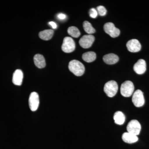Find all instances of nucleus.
<instances>
[{"mask_svg":"<svg viewBox=\"0 0 149 149\" xmlns=\"http://www.w3.org/2000/svg\"><path fill=\"white\" fill-rule=\"evenodd\" d=\"M54 35V31L52 29H46L41 31L39 33V37L42 40H50Z\"/></svg>","mask_w":149,"mask_h":149,"instance_id":"17","label":"nucleus"},{"mask_svg":"<svg viewBox=\"0 0 149 149\" xmlns=\"http://www.w3.org/2000/svg\"><path fill=\"white\" fill-rule=\"evenodd\" d=\"M83 26L85 32H87L89 35H92L96 32L95 29L93 28L92 24L88 21H84Z\"/></svg>","mask_w":149,"mask_h":149,"instance_id":"19","label":"nucleus"},{"mask_svg":"<svg viewBox=\"0 0 149 149\" xmlns=\"http://www.w3.org/2000/svg\"><path fill=\"white\" fill-rule=\"evenodd\" d=\"M104 90L107 95L109 97H113L117 93L118 85L114 80L108 81L105 84Z\"/></svg>","mask_w":149,"mask_h":149,"instance_id":"2","label":"nucleus"},{"mask_svg":"<svg viewBox=\"0 0 149 149\" xmlns=\"http://www.w3.org/2000/svg\"><path fill=\"white\" fill-rule=\"evenodd\" d=\"M82 58L84 61L91 63L96 59V54L95 53L93 52H87L83 54Z\"/></svg>","mask_w":149,"mask_h":149,"instance_id":"18","label":"nucleus"},{"mask_svg":"<svg viewBox=\"0 0 149 149\" xmlns=\"http://www.w3.org/2000/svg\"><path fill=\"white\" fill-rule=\"evenodd\" d=\"M126 47L128 50L131 52H138L141 49V43L136 39H132L128 41Z\"/></svg>","mask_w":149,"mask_h":149,"instance_id":"10","label":"nucleus"},{"mask_svg":"<svg viewBox=\"0 0 149 149\" xmlns=\"http://www.w3.org/2000/svg\"><path fill=\"white\" fill-rule=\"evenodd\" d=\"M69 70L77 76H82L85 71V68L82 63L76 60L70 62L68 65Z\"/></svg>","mask_w":149,"mask_h":149,"instance_id":"1","label":"nucleus"},{"mask_svg":"<svg viewBox=\"0 0 149 149\" xmlns=\"http://www.w3.org/2000/svg\"><path fill=\"white\" fill-rule=\"evenodd\" d=\"M95 40V37L93 35H85L80 38L79 44L82 47L88 49L92 46Z\"/></svg>","mask_w":149,"mask_h":149,"instance_id":"9","label":"nucleus"},{"mask_svg":"<svg viewBox=\"0 0 149 149\" xmlns=\"http://www.w3.org/2000/svg\"><path fill=\"white\" fill-rule=\"evenodd\" d=\"M49 24L53 29H56V28H57V24L54 22H50Z\"/></svg>","mask_w":149,"mask_h":149,"instance_id":"24","label":"nucleus"},{"mask_svg":"<svg viewBox=\"0 0 149 149\" xmlns=\"http://www.w3.org/2000/svg\"><path fill=\"white\" fill-rule=\"evenodd\" d=\"M23 74L21 70L17 69L15 71L13 76V83L14 85H21L23 80Z\"/></svg>","mask_w":149,"mask_h":149,"instance_id":"12","label":"nucleus"},{"mask_svg":"<svg viewBox=\"0 0 149 149\" xmlns=\"http://www.w3.org/2000/svg\"><path fill=\"white\" fill-rule=\"evenodd\" d=\"M35 65L39 68H44L46 66V62L45 58L42 55L37 54L34 58Z\"/></svg>","mask_w":149,"mask_h":149,"instance_id":"15","label":"nucleus"},{"mask_svg":"<svg viewBox=\"0 0 149 149\" xmlns=\"http://www.w3.org/2000/svg\"><path fill=\"white\" fill-rule=\"evenodd\" d=\"M103 59L107 64L113 65L118 62L119 60V57L115 54H109L104 56Z\"/></svg>","mask_w":149,"mask_h":149,"instance_id":"13","label":"nucleus"},{"mask_svg":"<svg viewBox=\"0 0 149 149\" xmlns=\"http://www.w3.org/2000/svg\"><path fill=\"white\" fill-rule=\"evenodd\" d=\"M97 11L100 16H103L106 15L107 10L104 7L102 6H100L97 8Z\"/></svg>","mask_w":149,"mask_h":149,"instance_id":"21","label":"nucleus"},{"mask_svg":"<svg viewBox=\"0 0 149 149\" xmlns=\"http://www.w3.org/2000/svg\"><path fill=\"white\" fill-rule=\"evenodd\" d=\"M61 48L62 51L67 53L73 52L75 48V44L74 40L70 37H65Z\"/></svg>","mask_w":149,"mask_h":149,"instance_id":"4","label":"nucleus"},{"mask_svg":"<svg viewBox=\"0 0 149 149\" xmlns=\"http://www.w3.org/2000/svg\"><path fill=\"white\" fill-rule=\"evenodd\" d=\"M104 29L105 32L113 38L118 37L120 34V31L115 26L112 22H107L104 24Z\"/></svg>","mask_w":149,"mask_h":149,"instance_id":"6","label":"nucleus"},{"mask_svg":"<svg viewBox=\"0 0 149 149\" xmlns=\"http://www.w3.org/2000/svg\"><path fill=\"white\" fill-rule=\"evenodd\" d=\"M89 14L90 17L92 18H95L97 16V11L95 8H91L89 11Z\"/></svg>","mask_w":149,"mask_h":149,"instance_id":"22","label":"nucleus"},{"mask_svg":"<svg viewBox=\"0 0 149 149\" xmlns=\"http://www.w3.org/2000/svg\"><path fill=\"white\" fill-rule=\"evenodd\" d=\"M132 102L137 107H140L144 105L145 100L143 93L142 91L138 90L134 92L132 97Z\"/></svg>","mask_w":149,"mask_h":149,"instance_id":"5","label":"nucleus"},{"mask_svg":"<svg viewBox=\"0 0 149 149\" xmlns=\"http://www.w3.org/2000/svg\"><path fill=\"white\" fill-rule=\"evenodd\" d=\"M133 69L136 73L139 74H144L146 70V63L143 59H139L134 65Z\"/></svg>","mask_w":149,"mask_h":149,"instance_id":"11","label":"nucleus"},{"mask_svg":"<svg viewBox=\"0 0 149 149\" xmlns=\"http://www.w3.org/2000/svg\"><path fill=\"white\" fill-rule=\"evenodd\" d=\"M122 139L123 141L124 142L129 144L136 143L139 140V138L137 136L128 132L123 133L122 135Z\"/></svg>","mask_w":149,"mask_h":149,"instance_id":"14","label":"nucleus"},{"mask_svg":"<svg viewBox=\"0 0 149 149\" xmlns=\"http://www.w3.org/2000/svg\"><path fill=\"white\" fill-rule=\"evenodd\" d=\"M68 34L74 38H77L80 36V33L78 28L74 26L69 27L68 29Z\"/></svg>","mask_w":149,"mask_h":149,"instance_id":"20","label":"nucleus"},{"mask_svg":"<svg viewBox=\"0 0 149 149\" xmlns=\"http://www.w3.org/2000/svg\"><path fill=\"white\" fill-rule=\"evenodd\" d=\"M29 107L32 111L37 110L40 104V99L37 93L32 92L29 96Z\"/></svg>","mask_w":149,"mask_h":149,"instance_id":"8","label":"nucleus"},{"mask_svg":"<svg viewBox=\"0 0 149 149\" xmlns=\"http://www.w3.org/2000/svg\"><path fill=\"white\" fill-rule=\"evenodd\" d=\"M57 17L58 19H60V20H64V19L66 18L67 16L64 14L61 13L58 15Z\"/></svg>","mask_w":149,"mask_h":149,"instance_id":"23","label":"nucleus"},{"mask_svg":"<svg viewBox=\"0 0 149 149\" xmlns=\"http://www.w3.org/2000/svg\"><path fill=\"white\" fill-rule=\"evenodd\" d=\"M134 91V86L131 81H125L120 87V93L123 96L126 97H130L133 95Z\"/></svg>","mask_w":149,"mask_h":149,"instance_id":"3","label":"nucleus"},{"mask_svg":"<svg viewBox=\"0 0 149 149\" xmlns=\"http://www.w3.org/2000/svg\"><path fill=\"white\" fill-rule=\"evenodd\" d=\"M141 126L139 121L136 120H131L127 126V130L128 133L138 136L140 134Z\"/></svg>","mask_w":149,"mask_h":149,"instance_id":"7","label":"nucleus"},{"mask_svg":"<svg viewBox=\"0 0 149 149\" xmlns=\"http://www.w3.org/2000/svg\"><path fill=\"white\" fill-rule=\"evenodd\" d=\"M113 119L116 124L118 125H122L125 121V116L121 111L116 112L113 116Z\"/></svg>","mask_w":149,"mask_h":149,"instance_id":"16","label":"nucleus"}]
</instances>
